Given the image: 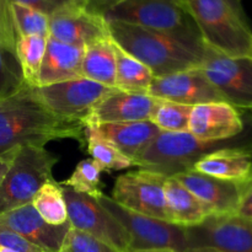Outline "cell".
Segmentation results:
<instances>
[{"label":"cell","instance_id":"cell-1","mask_svg":"<svg viewBox=\"0 0 252 252\" xmlns=\"http://www.w3.org/2000/svg\"><path fill=\"white\" fill-rule=\"evenodd\" d=\"M84 125L54 116L26 85L14 95L0 100V160L11 161L26 145L44 147L58 139H75L85 145Z\"/></svg>","mask_w":252,"mask_h":252},{"label":"cell","instance_id":"cell-2","mask_svg":"<svg viewBox=\"0 0 252 252\" xmlns=\"http://www.w3.org/2000/svg\"><path fill=\"white\" fill-rule=\"evenodd\" d=\"M113 41L152 70L155 78L202 65L206 44L121 21H107Z\"/></svg>","mask_w":252,"mask_h":252},{"label":"cell","instance_id":"cell-3","mask_svg":"<svg viewBox=\"0 0 252 252\" xmlns=\"http://www.w3.org/2000/svg\"><path fill=\"white\" fill-rule=\"evenodd\" d=\"M207 46L230 57H249L252 30L246 14L229 0H181Z\"/></svg>","mask_w":252,"mask_h":252},{"label":"cell","instance_id":"cell-4","mask_svg":"<svg viewBox=\"0 0 252 252\" xmlns=\"http://www.w3.org/2000/svg\"><path fill=\"white\" fill-rule=\"evenodd\" d=\"M58 160L44 147L20 148L0 184V214L31 203L37 191L54 180L52 171Z\"/></svg>","mask_w":252,"mask_h":252},{"label":"cell","instance_id":"cell-5","mask_svg":"<svg viewBox=\"0 0 252 252\" xmlns=\"http://www.w3.org/2000/svg\"><path fill=\"white\" fill-rule=\"evenodd\" d=\"M231 145L229 140L203 142L189 132H160L134 160V166L172 177L193 169L203 155Z\"/></svg>","mask_w":252,"mask_h":252},{"label":"cell","instance_id":"cell-6","mask_svg":"<svg viewBox=\"0 0 252 252\" xmlns=\"http://www.w3.org/2000/svg\"><path fill=\"white\" fill-rule=\"evenodd\" d=\"M125 228L129 236L128 252H185V228L166 220L128 211L116 203L110 196L100 193L95 197Z\"/></svg>","mask_w":252,"mask_h":252},{"label":"cell","instance_id":"cell-7","mask_svg":"<svg viewBox=\"0 0 252 252\" xmlns=\"http://www.w3.org/2000/svg\"><path fill=\"white\" fill-rule=\"evenodd\" d=\"M103 16L107 21H121L186 38L202 39L181 0H125Z\"/></svg>","mask_w":252,"mask_h":252},{"label":"cell","instance_id":"cell-8","mask_svg":"<svg viewBox=\"0 0 252 252\" xmlns=\"http://www.w3.org/2000/svg\"><path fill=\"white\" fill-rule=\"evenodd\" d=\"M43 105L58 118L84 125L100 101L117 89L86 78L71 79L34 88Z\"/></svg>","mask_w":252,"mask_h":252},{"label":"cell","instance_id":"cell-9","mask_svg":"<svg viewBox=\"0 0 252 252\" xmlns=\"http://www.w3.org/2000/svg\"><path fill=\"white\" fill-rule=\"evenodd\" d=\"M61 187L71 228L94 236L111 246L116 252H128L129 236L127 231L107 209L98 203L95 197L78 193L63 185Z\"/></svg>","mask_w":252,"mask_h":252},{"label":"cell","instance_id":"cell-10","mask_svg":"<svg viewBox=\"0 0 252 252\" xmlns=\"http://www.w3.org/2000/svg\"><path fill=\"white\" fill-rule=\"evenodd\" d=\"M199 69L226 102L236 108L252 110L251 58L226 56L206 44Z\"/></svg>","mask_w":252,"mask_h":252},{"label":"cell","instance_id":"cell-11","mask_svg":"<svg viewBox=\"0 0 252 252\" xmlns=\"http://www.w3.org/2000/svg\"><path fill=\"white\" fill-rule=\"evenodd\" d=\"M185 233L186 251L252 252V223L236 214H212Z\"/></svg>","mask_w":252,"mask_h":252},{"label":"cell","instance_id":"cell-12","mask_svg":"<svg viewBox=\"0 0 252 252\" xmlns=\"http://www.w3.org/2000/svg\"><path fill=\"white\" fill-rule=\"evenodd\" d=\"M165 180L164 175L148 170L126 172L116 179L111 198L128 211L169 221Z\"/></svg>","mask_w":252,"mask_h":252},{"label":"cell","instance_id":"cell-13","mask_svg":"<svg viewBox=\"0 0 252 252\" xmlns=\"http://www.w3.org/2000/svg\"><path fill=\"white\" fill-rule=\"evenodd\" d=\"M147 94L159 100L187 106L226 102L199 68L153 79Z\"/></svg>","mask_w":252,"mask_h":252},{"label":"cell","instance_id":"cell-14","mask_svg":"<svg viewBox=\"0 0 252 252\" xmlns=\"http://www.w3.org/2000/svg\"><path fill=\"white\" fill-rule=\"evenodd\" d=\"M49 36L63 43L85 48L88 44L110 36V30L103 15L80 6L49 17Z\"/></svg>","mask_w":252,"mask_h":252},{"label":"cell","instance_id":"cell-15","mask_svg":"<svg viewBox=\"0 0 252 252\" xmlns=\"http://www.w3.org/2000/svg\"><path fill=\"white\" fill-rule=\"evenodd\" d=\"M243 130V117L230 103L211 102L192 107L189 132L203 142H228Z\"/></svg>","mask_w":252,"mask_h":252},{"label":"cell","instance_id":"cell-16","mask_svg":"<svg viewBox=\"0 0 252 252\" xmlns=\"http://www.w3.org/2000/svg\"><path fill=\"white\" fill-rule=\"evenodd\" d=\"M172 177H176L216 216L235 214L244 191L249 185L217 179L193 170Z\"/></svg>","mask_w":252,"mask_h":252},{"label":"cell","instance_id":"cell-17","mask_svg":"<svg viewBox=\"0 0 252 252\" xmlns=\"http://www.w3.org/2000/svg\"><path fill=\"white\" fill-rule=\"evenodd\" d=\"M0 224L11 229L44 252H59L70 223L62 225L48 224L31 203L0 214Z\"/></svg>","mask_w":252,"mask_h":252},{"label":"cell","instance_id":"cell-18","mask_svg":"<svg viewBox=\"0 0 252 252\" xmlns=\"http://www.w3.org/2000/svg\"><path fill=\"white\" fill-rule=\"evenodd\" d=\"M159 98L148 94L116 90L96 105L86 123H117L150 121Z\"/></svg>","mask_w":252,"mask_h":252},{"label":"cell","instance_id":"cell-19","mask_svg":"<svg viewBox=\"0 0 252 252\" xmlns=\"http://www.w3.org/2000/svg\"><path fill=\"white\" fill-rule=\"evenodd\" d=\"M85 127L115 145L123 155L134 160L161 130L152 121L117 123H86Z\"/></svg>","mask_w":252,"mask_h":252},{"label":"cell","instance_id":"cell-20","mask_svg":"<svg viewBox=\"0 0 252 252\" xmlns=\"http://www.w3.org/2000/svg\"><path fill=\"white\" fill-rule=\"evenodd\" d=\"M193 171L238 184L252 182V150L245 147H226L203 155Z\"/></svg>","mask_w":252,"mask_h":252},{"label":"cell","instance_id":"cell-21","mask_svg":"<svg viewBox=\"0 0 252 252\" xmlns=\"http://www.w3.org/2000/svg\"><path fill=\"white\" fill-rule=\"evenodd\" d=\"M84 48L63 43L48 36L38 76V86L83 78Z\"/></svg>","mask_w":252,"mask_h":252},{"label":"cell","instance_id":"cell-22","mask_svg":"<svg viewBox=\"0 0 252 252\" xmlns=\"http://www.w3.org/2000/svg\"><path fill=\"white\" fill-rule=\"evenodd\" d=\"M164 191L170 223L181 228H191L212 216L211 211L176 177H166Z\"/></svg>","mask_w":252,"mask_h":252},{"label":"cell","instance_id":"cell-23","mask_svg":"<svg viewBox=\"0 0 252 252\" xmlns=\"http://www.w3.org/2000/svg\"><path fill=\"white\" fill-rule=\"evenodd\" d=\"M116 43L111 34L84 48L81 74L98 84L116 89Z\"/></svg>","mask_w":252,"mask_h":252},{"label":"cell","instance_id":"cell-24","mask_svg":"<svg viewBox=\"0 0 252 252\" xmlns=\"http://www.w3.org/2000/svg\"><path fill=\"white\" fill-rule=\"evenodd\" d=\"M116 43V42H115ZM116 51V89L126 93L147 94L155 78L147 65L123 51L117 43Z\"/></svg>","mask_w":252,"mask_h":252},{"label":"cell","instance_id":"cell-25","mask_svg":"<svg viewBox=\"0 0 252 252\" xmlns=\"http://www.w3.org/2000/svg\"><path fill=\"white\" fill-rule=\"evenodd\" d=\"M48 37L22 36L17 37L15 53L21 66L25 81L29 86H38V76L43 61Z\"/></svg>","mask_w":252,"mask_h":252},{"label":"cell","instance_id":"cell-26","mask_svg":"<svg viewBox=\"0 0 252 252\" xmlns=\"http://www.w3.org/2000/svg\"><path fill=\"white\" fill-rule=\"evenodd\" d=\"M31 204L48 224L62 225L68 223L65 199L61 185L56 180L46 182L34 194Z\"/></svg>","mask_w":252,"mask_h":252},{"label":"cell","instance_id":"cell-27","mask_svg":"<svg viewBox=\"0 0 252 252\" xmlns=\"http://www.w3.org/2000/svg\"><path fill=\"white\" fill-rule=\"evenodd\" d=\"M84 137L89 155L100 165L102 171H121L134 166L132 160L123 155L115 145L98 137L88 127L84 128Z\"/></svg>","mask_w":252,"mask_h":252},{"label":"cell","instance_id":"cell-28","mask_svg":"<svg viewBox=\"0 0 252 252\" xmlns=\"http://www.w3.org/2000/svg\"><path fill=\"white\" fill-rule=\"evenodd\" d=\"M10 11L17 37L49 36V17L43 12L20 2H11Z\"/></svg>","mask_w":252,"mask_h":252},{"label":"cell","instance_id":"cell-29","mask_svg":"<svg viewBox=\"0 0 252 252\" xmlns=\"http://www.w3.org/2000/svg\"><path fill=\"white\" fill-rule=\"evenodd\" d=\"M192 106L180 105L170 101L159 100L152 116V122L161 132H189V122Z\"/></svg>","mask_w":252,"mask_h":252},{"label":"cell","instance_id":"cell-30","mask_svg":"<svg viewBox=\"0 0 252 252\" xmlns=\"http://www.w3.org/2000/svg\"><path fill=\"white\" fill-rule=\"evenodd\" d=\"M101 174H102V169L95 160H93L91 158L84 159L76 165L70 177L65 181L61 182V185L70 187L78 193L96 197L102 193Z\"/></svg>","mask_w":252,"mask_h":252},{"label":"cell","instance_id":"cell-31","mask_svg":"<svg viewBox=\"0 0 252 252\" xmlns=\"http://www.w3.org/2000/svg\"><path fill=\"white\" fill-rule=\"evenodd\" d=\"M26 85L15 51L0 44V100L14 95Z\"/></svg>","mask_w":252,"mask_h":252},{"label":"cell","instance_id":"cell-32","mask_svg":"<svg viewBox=\"0 0 252 252\" xmlns=\"http://www.w3.org/2000/svg\"><path fill=\"white\" fill-rule=\"evenodd\" d=\"M59 252H116L111 246L94 236L78 230L75 228L69 229Z\"/></svg>","mask_w":252,"mask_h":252},{"label":"cell","instance_id":"cell-33","mask_svg":"<svg viewBox=\"0 0 252 252\" xmlns=\"http://www.w3.org/2000/svg\"><path fill=\"white\" fill-rule=\"evenodd\" d=\"M11 2H20L27 5L38 11L43 12L48 17L74 7L86 6V0H9Z\"/></svg>","mask_w":252,"mask_h":252},{"label":"cell","instance_id":"cell-34","mask_svg":"<svg viewBox=\"0 0 252 252\" xmlns=\"http://www.w3.org/2000/svg\"><path fill=\"white\" fill-rule=\"evenodd\" d=\"M17 34L12 22L9 0H0V44L15 51Z\"/></svg>","mask_w":252,"mask_h":252},{"label":"cell","instance_id":"cell-35","mask_svg":"<svg viewBox=\"0 0 252 252\" xmlns=\"http://www.w3.org/2000/svg\"><path fill=\"white\" fill-rule=\"evenodd\" d=\"M0 246L16 252H44L38 246L33 245L14 230L1 224H0Z\"/></svg>","mask_w":252,"mask_h":252},{"label":"cell","instance_id":"cell-36","mask_svg":"<svg viewBox=\"0 0 252 252\" xmlns=\"http://www.w3.org/2000/svg\"><path fill=\"white\" fill-rule=\"evenodd\" d=\"M235 214L252 223V182L246 186Z\"/></svg>","mask_w":252,"mask_h":252},{"label":"cell","instance_id":"cell-37","mask_svg":"<svg viewBox=\"0 0 252 252\" xmlns=\"http://www.w3.org/2000/svg\"><path fill=\"white\" fill-rule=\"evenodd\" d=\"M122 1L125 0H86V7L90 11L103 15Z\"/></svg>","mask_w":252,"mask_h":252},{"label":"cell","instance_id":"cell-38","mask_svg":"<svg viewBox=\"0 0 252 252\" xmlns=\"http://www.w3.org/2000/svg\"><path fill=\"white\" fill-rule=\"evenodd\" d=\"M9 164H10V161H2V160H0V184H1L2 179H4V176H5V174H6L7 167H9Z\"/></svg>","mask_w":252,"mask_h":252},{"label":"cell","instance_id":"cell-39","mask_svg":"<svg viewBox=\"0 0 252 252\" xmlns=\"http://www.w3.org/2000/svg\"><path fill=\"white\" fill-rule=\"evenodd\" d=\"M229 1H230V4L233 5L238 11H240L241 14H245V10H244L243 4H241V0H229Z\"/></svg>","mask_w":252,"mask_h":252},{"label":"cell","instance_id":"cell-40","mask_svg":"<svg viewBox=\"0 0 252 252\" xmlns=\"http://www.w3.org/2000/svg\"><path fill=\"white\" fill-rule=\"evenodd\" d=\"M0 252H16V251L10 250V249H6V248H2V246H0Z\"/></svg>","mask_w":252,"mask_h":252},{"label":"cell","instance_id":"cell-41","mask_svg":"<svg viewBox=\"0 0 252 252\" xmlns=\"http://www.w3.org/2000/svg\"><path fill=\"white\" fill-rule=\"evenodd\" d=\"M186 252H202V251H186Z\"/></svg>","mask_w":252,"mask_h":252},{"label":"cell","instance_id":"cell-42","mask_svg":"<svg viewBox=\"0 0 252 252\" xmlns=\"http://www.w3.org/2000/svg\"><path fill=\"white\" fill-rule=\"evenodd\" d=\"M250 58L252 59V52H251V56H250Z\"/></svg>","mask_w":252,"mask_h":252}]
</instances>
